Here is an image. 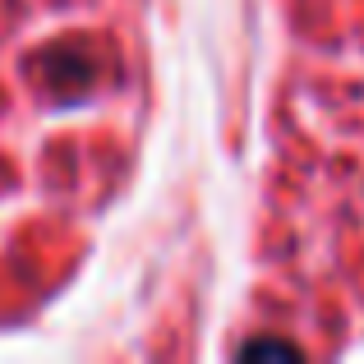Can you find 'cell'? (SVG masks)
Here are the masks:
<instances>
[{
  "label": "cell",
  "instance_id": "6da1fadb",
  "mask_svg": "<svg viewBox=\"0 0 364 364\" xmlns=\"http://www.w3.org/2000/svg\"><path fill=\"white\" fill-rule=\"evenodd\" d=\"M240 355L245 360H254V355H286L291 360V355H300V350H295L291 341H249V346H240Z\"/></svg>",
  "mask_w": 364,
  "mask_h": 364
}]
</instances>
